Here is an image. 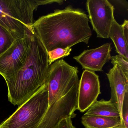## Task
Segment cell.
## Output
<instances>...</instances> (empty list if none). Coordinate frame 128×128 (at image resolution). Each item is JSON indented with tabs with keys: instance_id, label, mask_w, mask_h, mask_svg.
<instances>
[{
	"instance_id": "cell-1",
	"label": "cell",
	"mask_w": 128,
	"mask_h": 128,
	"mask_svg": "<svg viewBox=\"0 0 128 128\" xmlns=\"http://www.w3.org/2000/svg\"><path fill=\"white\" fill-rule=\"evenodd\" d=\"M89 22L83 10L69 6L40 18L34 23V31L48 52L80 42L88 44L92 35Z\"/></svg>"
},
{
	"instance_id": "cell-2",
	"label": "cell",
	"mask_w": 128,
	"mask_h": 128,
	"mask_svg": "<svg viewBox=\"0 0 128 128\" xmlns=\"http://www.w3.org/2000/svg\"><path fill=\"white\" fill-rule=\"evenodd\" d=\"M50 64L48 52L35 34L29 55L23 67L6 80L8 100L20 106L47 82Z\"/></svg>"
},
{
	"instance_id": "cell-3",
	"label": "cell",
	"mask_w": 128,
	"mask_h": 128,
	"mask_svg": "<svg viewBox=\"0 0 128 128\" xmlns=\"http://www.w3.org/2000/svg\"><path fill=\"white\" fill-rule=\"evenodd\" d=\"M62 0H0V25L16 40L34 34V10L41 5L58 3Z\"/></svg>"
},
{
	"instance_id": "cell-4",
	"label": "cell",
	"mask_w": 128,
	"mask_h": 128,
	"mask_svg": "<svg viewBox=\"0 0 128 128\" xmlns=\"http://www.w3.org/2000/svg\"><path fill=\"white\" fill-rule=\"evenodd\" d=\"M48 107L46 83L6 120L0 128H36Z\"/></svg>"
},
{
	"instance_id": "cell-5",
	"label": "cell",
	"mask_w": 128,
	"mask_h": 128,
	"mask_svg": "<svg viewBox=\"0 0 128 128\" xmlns=\"http://www.w3.org/2000/svg\"><path fill=\"white\" fill-rule=\"evenodd\" d=\"M78 67L72 66L63 59L50 65L46 84L48 106L66 95L79 84Z\"/></svg>"
},
{
	"instance_id": "cell-6",
	"label": "cell",
	"mask_w": 128,
	"mask_h": 128,
	"mask_svg": "<svg viewBox=\"0 0 128 128\" xmlns=\"http://www.w3.org/2000/svg\"><path fill=\"white\" fill-rule=\"evenodd\" d=\"M33 36L16 40L0 56V75L5 80L14 75L24 65L31 48Z\"/></svg>"
},
{
	"instance_id": "cell-7",
	"label": "cell",
	"mask_w": 128,
	"mask_h": 128,
	"mask_svg": "<svg viewBox=\"0 0 128 128\" xmlns=\"http://www.w3.org/2000/svg\"><path fill=\"white\" fill-rule=\"evenodd\" d=\"M79 84L76 85L63 97L52 103L48 108L36 128H56L64 118L75 117L78 109Z\"/></svg>"
},
{
	"instance_id": "cell-8",
	"label": "cell",
	"mask_w": 128,
	"mask_h": 128,
	"mask_svg": "<svg viewBox=\"0 0 128 128\" xmlns=\"http://www.w3.org/2000/svg\"><path fill=\"white\" fill-rule=\"evenodd\" d=\"M88 18L97 37L109 38L113 21L114 7L108 0H88L86 2Z\"/></svg>"
},
{
	"instance_id": "cell-9",
	"label": "cell",
	"mask_w": 128,
	"mask_h": 128,
	"mask_svg": "<svg viewBox=\"0 0 128 128\" xmlns=\"http://www.w3.org/2000/svg\"><path fill=\"white\" fill-rule=\"evenodd\" d=\"M98 76L95 72L84 70L79 80L78 110L82 113L87 110L101 94Z\"/></svg>"
},
{
	"instance_id": "cell-10",
	"label": "cell",
	"mask_w": 128,
	"mask_h": 128,
	"mask_svg": "<svg viewBox=\"0 0 128 128\" xmlns=\"http://www.w3.org/2000/svg\"><path fill=\"white\" fill-rule=\"evenodd\" d=\"M111 44L106 43L93 49L84 50L73 58L85 70L92 72H102V68L110 59Z\"/></svg>"
},
{
	"instance_id": "cell-11",
	"label": "cell",
	"mask_w": 128,
	"mask_h": 128,
	"mask_svg": "<svg viewBox=\"0 0 128 128\" xmlns=\"http://www.w3.org/2000/svg\"><path fill=\"white\" fill-rule=\"evenodd\" d=\"M106 74L111 89L110 100L117 107L122 116L124 99L126 93L128 92V76L117 65H114Z\"/></svg>"
},
{
	"instance_id": "cell-12",
	"label": "cell",
	"mask_w": 128,
	"mask_h": 128,
	"mask_svg": "<svg viewBox=\"0 0 128 128\" xmlns=\"http://www.w3.org/2000/svg\"><path fill=\"white\" fill-rule=\"evenodd\" d=\"M81 122L85 128H114L123 123L120 117L84 114Z\"/></svg>"
},
{
	"instance_id": "cell-13",
	"label": "cell",
	"mask_w": 128,
	"mask_h": 128,
	"mask_svg": "<svg viewBox=\"0 0 128 128\" xmlns=\"http://www.w3.org/2000/svg\"><path fill=\"white\" fill-rule=\"evenodd\" d=\"M84 115L120 117L122 120L118 108L110 100L108 101L104 99L96 100L88 109Z\"/></svg>"
},
{
	"instance_id": "cell-14",
	"label": "cell",
	"mask_w": 128,
	"mask_h": 128,
	"mask_svg": "<svg viewBox=\"0 0 128 128\" xmlns=\"http://www.w3.org/2000/svg\"><path fill=\"white\" fill-rule=\"evenodd\" d=\"M109 38L111 39L114 44L116 52L128 60V44L126 42L124 37L121 25L115 19L112 25Z\"/></svg>"
},
{
	"instance_id": "cell-15",
	"label": "cell",
	"mask_w": 128,
	"mask_h": 128,
	"mask_svg": "<svg viewBox=\"0 0 128 128\" xmlns=\"http://www.w3.org/2000/svg\"><path fill=\"white\" fill-rule=\"evenodd\" d=\"M16 40L8 30L0 25V56L12 46Z\"/></svg>"
},
{
	"instance_id": "cell-16",
	"label": "cell",
	"mask_w": 128,
	"mask_h": 128,
	"mask_svg": "<svg viewBox=\"0 0 128 128\" xmlns=\"http://www.w3.org/2000/svg\"><path fill=\"white\" fill-rule=\"evenodd\" d=\"M72 51L71 48H56L49 52H48L49 64L50 65L60 58H64L68 56Z\"/></svg>"
},
{
	"instance_id": "cell-17",
	"label": "cell",
	"mask_w": 128,
	"mask_h": 128,
	"mask_svg": "<svg viewBox=\"0 0 128 128\" xmlns=\"http://www.w3.org/2000/svg\"><path fill=\"white\" fill-rule=\"evenodd\" d=\"M111 63L113 66L117 65L121 69L125 74L128 76V60L124 59L122 56L118 54L111 57Z\"/></svg>"
},
{
	"instance_id": "cell-18",
	"label": "cell",
	"mask_w": 128,
	"mask_h": 128,
	"mask_svg": "<svg viewBox=\"0 0 128 128\" xmlns=\"http://www.w3.org/2000/svg\"><path fill=\"white\" fill-rule=\"evenodd\" d=\"M122 117L124 128H128V92L125 94L123 102Z\"/></svg>"
},
{
	"instance_id": "cell-19",
	"label": "cell",
	"mask_w": 128,
	"mask_h": 128,
	"mask_svg": "<svg viewBox=\"0 0 128 128\" xmlns=\"http://www.w3.org/2000/svg\"><path fill=\"white\" fill-rule=\"evenodd\" d=\"M72 118H64L58 124L56 128H76L72 124Z\"/></svg>"
},
{
	"instance_id": "cell-20",
	"label": "cell",
	"mask_w": 128,
	"mask_h": 128,
	"mask_svg": "<svg viewBox=\"0 0 128 128\" xmlns=\"http://www.w3.org/2000/svg\"><path fill=\"white\" fill-rule=\"evenodd\" d=\"M123 35L126 42L128 44V20H124L122 24H121Z\"/></svg>"
},
{
	"instance_id": "cell-21",
	"label": "cell",
	"mask_w": 128,
	"mask_h": 128,
	"mask_svg": "<svg viewBox=\"0 0 128 128\" xmlns=\"http://www.w3.org/2000/svg\"><path fill=\"white\" fill-rule=\"evenodd\" d=\"M114 128H124V125L123 123L122 124H121V125H120V126H118Z\"/></svg>"
}]
</instances>
